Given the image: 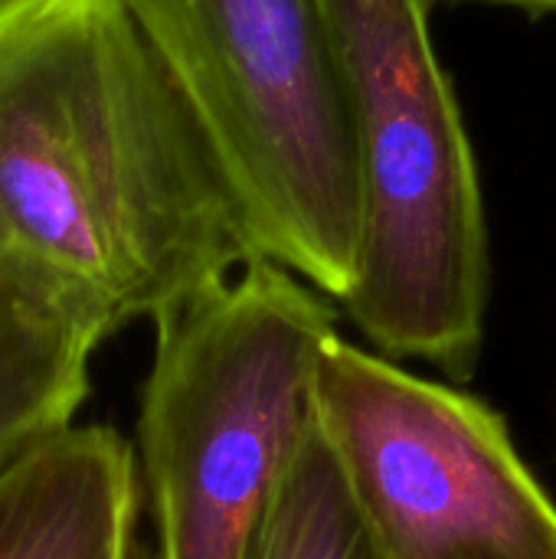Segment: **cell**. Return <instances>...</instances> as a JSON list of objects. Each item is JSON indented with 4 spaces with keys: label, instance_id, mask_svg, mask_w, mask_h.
<instances>
[{
    "label": "cell",
    "instance_id": "obj_1",
    "mask_svg": "<svg viewBox=\"0 0 556 559\" xmlns=\"http://www.w3.org/2000/svg\"><path fill=\"white\" fill-rule=\"evenodd\" d=\"M252 259L216 151L121 0H49L0 36V269L118 331Z\"/></svg>",
    "mask_w": 556,
    "mask_h": 559
},
{
    "label": "cell",
    "instance_id": "obj_2",
    "mask_svg": "<svg viewBox=\"0 0 556 559\" xmlns=\"http://www.w3.org/2000/svg\"><path fill=\"white\" fill-rule=\"evenodd\" d=\"M360 174L347 318L390 360L475 377L492 295L475 147L433 39V0H321Z\"/></svg>",
    "mask_w": 556,
    "mask_h": 559
},
{
    "label": "cell",
    "instance_id": "obj_3",
    "mask_svg": "<svg viewBox=\"0 0 556 559\" xmlns=\"http://www.w3.org/2000/svg\"><path fill=\"white\" fill-rule=\"evenodd\" d=\"M334 337L331 298L269 259L154 318L138 409L154 559H256Z\"/></svg>",
    "mask_w": 556,
    "mask_h": 559
},
{
    "label": "cell",
    "instance_id": "obj_4",
    "mask_svg": "<svg viewBox=\"0 0 556 559\" xmlns=\"http://www.w3.org/2000/svg\"><path fill=\"white\" fill-rule=\"evenodd\" d=\"M197 115L259 259L344 301L360 174L321 0H121Z\"/></svg>",
    "mask_w": 556,
    "mask_h": 559
},
{
    "label": "cell",
    "instance_id": "obj_5",
    "mask_svg": "<svg viewBox=\"0 0 556 559\" xmlns=\"http://www.w3.org/2000/svg\"><path fill=\"white\" fill-rule=\"evenodd\" d=\"M315 419L383 559H556V504L485 400L338 334Z\"/></svg>",
    "mask_w": 556,
    "mask_h": 559
},
{
    "label": "cell",
    "instance_id": "obj_6",
    "mask_svg": "<svg viewBox=\"0 0 556 559\" xmlns=\"http://www.w3.org/2000/svg\"><path fill=\"white\" fill-rule=\"evenodd\" d=\"M138 455L111 426H69L0 478V559H134Z\"/></svg>",
    "mask_w": 556,
    "mask_h": 559
},
{
    "label": "cell",
    "instance_id": "obj_7",
    "mask_svg": "<svg viewBox=\"0 0 556 559\" xmlns=\"http://www.w3.org/2000/svg\"><path fill=\"white\" fill-rule=\"evenodd\" d=\"M108 334L115 328L92 305L0 269V478L72 426Z\"/></svg>",
    "mask_w": 556,
    "mask_h": 559
},
{
    "label": "cell",
    "instance_id": "obj_8",
    "mask_svg": "<svg viewBox=\"0 0 556 559\" xmlns=\"http://www.w3.org/2000/svg\"><path fill=\"white\" fill-rule=\"evenodd\" d=\"M256 559H383L318 419L288 472Z\"/></svg>",
    "mask_w": 556,
    "mask_h": 559
},
{
    "label": "cell",
    "instance_id": "obj_9",
    "mask_svg": "<svg viewBox=\"0 0 556 559\" xmlns=\"http://www.w3.org/2000/svg\"><path fill=\"white\" fill-rule=\"evenodd\" d=\"M43 3H49V0H0V36L10 33L26 16H33Z\"/></svg>",
    "mask_w": 556,
    "mask_h": 559
},
{
    "label": "cell",
    "instance_id": "obj_10",
    "mask_svg": "<svg viewBox=\"0 0 556 559\" xmlns=\"http://www.w3.org/2000/svg\"><path fill=\"white\" fill-rule=\"evenodd\" d=\"M459 3H485V7H505L531 16H554L556 0H459Z\"/></svg>",
    "mask_w": 556,
    "mask_h": 559
}]
</instances>
